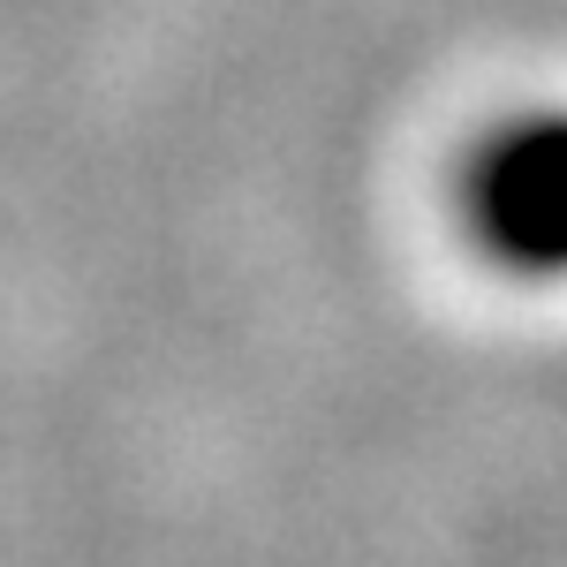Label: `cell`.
Segmentation results:
<instances>
[{
	"label": "cell",
	"instance_id": "6da1fadb",
	"mask_svg": "<svg viewBox=\"0 0 567 567\" xmlns=\"http://www.w3.org/2000/svg\"><path fill=\"white\" fill-rule=\"evenodd\" d=\"M462 227L492 265L567 272V114H523L492 130L462 167Z\"/></svg>",
	"mask_w": 567,
	"mask_h": 567
}]
</instances>
